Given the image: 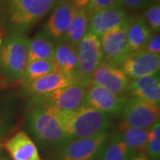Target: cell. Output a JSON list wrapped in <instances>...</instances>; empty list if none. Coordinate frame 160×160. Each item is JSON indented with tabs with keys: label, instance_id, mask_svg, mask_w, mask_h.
Returning <instances> with one entry per match:
<instances>
[{
	"label": "cell",
	"instance_id": "obj_1",
	"mask_svg": "<svg viewBox=\"0 0 160 160\" xmlns=\"http://www.w3.org/2000/svg\"><path fill=\"white\" fill-rule=\"evenodd\" d=\"M57 0H0V22L12 36L23 37L52 10Z\"/></svg>",
	"mask_w": 160,
	"mask_h": 160
},
{
	"label": "cell",
	"instance_id": "obj_2",
	"mask_svg": "<svg viewBox=\"0 0 160 160\" xmlns=\"http://www.w3.org/2000/svg\"><path fill=\"white\" fill-rule=\"evenodd\" d=\"M28 127L42 148H57L68 142L55 109L32 97L26 111Z\"/></svg>",
	"mask_w": 160,
	"mask_h": 160
},
{
	"label": "cell",
	"instance_id": "obj_3",
	"mask_svg": "<svg viewBox=\"0 0 160 160\" xmlns=\"http://www.w3.org/2000/svg\"><path fill=\"white\" fill-rule=\"evenodd\" d=\"M54 109L68 141L102 133L112 125L109 115L86 104L72 111Z\"/></svg>",
	"mask_w": 160,
	"mask_h": 160
},
{
	"label": "cell",
	"instance_id": "obj_4",
	"mask_svg": "<svg viewBox=\"0 0 160 160\" xmlns=\"http://www.w3.org/2000/svg\"><path fill=\"white\" fill-rule=\"evenodd\" d=\"M27 38L10 35L0 46V70L7 79L23 81L28 63Z\"/></svg>",
	"mask_w": 160,
	"mask_h": 160
},
{
	"label": "cell",
	"instance_id": "obj_5",
	"mask_svg": "<svg viewBox=\"0 0 160 160\" xmlns=\"http://www.w3.org/2000/svg\"><path fill=\"white\" fill-rule=\"evenodd\" d=\"M108 132L68 141L55 148L52 160H97L109 137Z\"/></svg>",
	"mask_w": 160,
	"mask_h": 160
},
{
	"label": "cell",
	"instance_id": "obj_6",
	"mask_svg": "<svg viewBox=\"0 0 160 160\" xmlns=\"http://www.w3.org/2000/svg\"><path fill=\"white\" fill-rule=\"evenodd\" d=\"M77 77L82 85L88 87L91 84L92 74L102 62L100 38L87 30L77 46Z\"/></svg>",
	"mask_w": 160,
	"mask_h": 160
},
{
	"label": "cell",
	"instance_id": "obj_7",
	"mask_svg": "<svg viewBox=\"0 0 160 160\" xmlns=\"http://www.w3.org/2000/svg\"><path fill=\"white\" fill-rule=\"evenodd\" d=\"M159 105H155L135 98L126 100L121 112V122L118 130L126 127L149 129L159 121Z\"/></svg>",
	"mask_w": 160,
	"mask_h": 160
},
{
	"label": "cell",
	"instance_id": "obj_8",
	"mask_svg": "<svg viewBox=\"0 0 160 160\" xmlns=\"http://www.w3.org/2000/svg\"><path fill=\"white\" fill-rule=\"evenodd\" d=\"M86 87L81 83H75L46 94L33 96L39 102L62 111H72L86 105Z\"/></svg>",
	"mask_w": 160,
	"mask_h": 160
},
{
	"label": "cell",
	"instance_id": "obj_9",
	"mask_svg": "<svg viewBox=\"0 0 160 160\" xmlns=\"http://www.w3.org/2000/svg\"><path fill=\"white\" fill-rule=\"evenodd\" d=\"M119 66L130 80L158 74L160 55L144 50L132 52L124 59Z\"/></svg>",
	"mask_w": 160,
	"mask_h": 160
},
{
	"label": "cell",
	"instance_id": "obj_10",
	"mask_svg": "<svg viewBox=\"0 0 160 160\" xmlns=\"http://www.w3.org/2000/svg\"><path fill=\"white\" fill-rule=\"evenodd\" d=\"M130 81L119 65L107 62H102L91 76V84L102 86L118 95L127 91Z\"/></svg>",
	"mask_w": 160,
	"mask_h": 160
},
{
	"label": "cell",
	"instance_id": "obj_11",
	"mask_svg": "<svg viewBox=\"0 0 160 160\" xmlns=\"http://www.w3.org/2000/svg\"><path fill=\"white\" fill-rule=\"evenodd\" d=\"M130 21L122 26L106 32L100 38L102 62L120 65L124 59L130 53L126 40V30Z\"/></svg>",
	"mask_w": 160,
	"mask_h": 160
},
{
	"label": "cell",
	"instance_id": "obj_12",
	"mask_svg": "<svg viewBox=\"0 0 160 160\" xmlns=\"http://www.w3.org/2000/svg\"><path fill=\"white\" fill-rule=\"evenodd\" d=\"M76 10L70 0H57L42 32L52 42H62Z\"/></svg>",
	"mask_w": 160,
	"mask_h": 160
},
{
	"label": "cell",
	"instance_id": "obj_13",
	"mask_svg": "<svg viewBox=\"0 0 160 160\" xmlns=\"http://www.w3.org/2000/svg\"><path fill=\"white\" fill-rule=\"evenodd\" d=\"M127 98L118 95L102 86L90 84L86 88V104L108 115L122 112Z\"/></svg>",
	"mask_w": 160,
	"mask_h": 160
},
{
	"label": "cell",
	"instance_id": "obj_14",
	"mask_svg": "<svg viewBox=\"0 0 160 160\" xmlns=\"http://www.w3.org/2000/svg\"><path fill=\"white\" fill-rule=\"evenodd\" d=\"M75 83H80L77 75L66 74L58 70H54L50 74L40 78L24 82L23 87L25 92L33 97L49 93Z\"/></svg>",
	"mask_w": 160,
	"mask_h": 160
},
{
	"label": "cell",
	"instance_id": "obj_15",
	"mask_svg": "<svg viewBox=\"0 0 160 160\" xmlns=\"http://www.w3.org/2000/svg\"><path fill=\"white\" fill-rule=\"evenodd\" d=\"M131 19L122 6L103 9L90 15L88 31L101 38L106 32L126 24Z\"/></svg>",
	"mask_w": 160,
	"mask_h": 160
},
{
	"label": "cell",
	"instance_id": "obj_16",
	"mask_svg": "<svg viewBox=\"0 0 160 160\" xmlns=\"http://www.w3.org/2000/svg\"><path fill=\"white\" fill-rule=\"evenodd\" d=\"M3 147L12 160H42L36 144L24 131H20L7 139Z\"/></svg>",
	"mask_w": 160,
	"mask_h": 160
},
{
	"label": "cell",
	"instance_id": "obj_17",
	"mask_svg": "<svg viewBox=\"0 0 160 160\" xmlns=\"http://www.w3.org/2000/svg\"><path fill=\"white\" fill-rule=\"evenodd\" d=\"M127 90L132 98L159 105L160 79L158 74L131 80Z\"/></svg>",
	"mask_w": 160,
	"mask_h": 160
},
{
	"label": "cell",
	"instance_id": "obj_18",
	"mask_svg": "<svg viewBox=\"0 0 160 160\" xmlns=\"http://www.w3.org/2000/svg\"><path fill=\"white\" fill-rule=\"evenodd\" d=\"M55 70L66 74L77 75L78 69V52L77 47L66 42H59L54 46L52 58Z\"/></svg>",
	"mask_w": 160,
	"mask_h": 160
},
{
	"label": "cell",
	"instance_id": "obj_19",
	"mask_svg": "<svg viewBox=\"0 0 160 160\" xmlns=\"http://www.w3.org/2000/svg\"><path fill=\"white\" fill-rule=\"evenodd\" d=\"M152 33L153 32L144 22L142 16L132 17L126 30V40L129 52H132L143 50Z\"/></svg>",
	"mask_w": 160,
	"mask_h": 160
},
{
	"label": "cell",
	"instance_id": "obj_20",
	"mask_svg": "<svg viewBox=\"0 0 160 160\" xmlns=\"http://www.w3.org/2000/svg\"><path fill=\"white\" fill-rule=\"evenodd\" d=\"M54 46L53 42L42 31L31 38H27L28 61L52 60Z\"/></svg>",
	"mask_w": 160,
	"mask_h": 160
},
{
	"label": "cell",
	"instance_id": "obj_21",
	"mask_svg": "<svg viewBox=\"0 0 160 160\" xmlns=\"http://www.w3.org/2000/svg\"><path fill=\"white\" fill-rule=\"evenodd\" d=\"M90 14L86 9H77L66 33L63 38V42L77 47L79 41L88 30Z\"/></svg>",
	"mask_w": 160,
	"mask_h": 160
},
{
	"label": "cell",
	"instance_id": "obj_22",
	"mask_svg": "<svg viewBox=\"0 0 160 160\" xmlns=\"http://www.w3.org/2000/svg\"><path fill=\"white\" fill-rule=\"evenodd\" d=\"M134 155L119 133L115 132L109 135L100 158L101 160H130Z\"/></svg>",
	"mask_w": 160,
	"mask_h": 160
},
{
	"label": "cell",
	"instance_id": "obj_23",
	"mask_svg": "<svg viewBox=\"0 0 160 160\" xmlns=\"http://www.w3.org/2000/svg\"><path fill=\"white\" fill-rule=\"evenodd\" d=\"M149 129L126 127L118 132L124 142L136 155L145 153V148L148 140Z\"/></svg>",
	"mask_w": 160,
	"mask_h": 160
},
{
	"label": "cell",
	"instance_id": "obj_24",
	"mask_svg": "<svg viewBox=\"0 0 160 160\" xmlns=\"http://www.w3.org/2000/svg\"><path fill=\"white\" fill-rule=\"evenodd\" d=\"M54 66L52 60H37L28 62L25 72L23 82H29L45 77L54 71Z\"/></svg>",
	"mask_w": 160,
	"mask_h": 160
},
{
	"label": "cell",
	"instance_id": "obj_25",
	"mask_svg": "<svg viewBox=\"0 0 160 160\" xmlns=\"http://www.w3.org/2000/svg\"><path fill=\"white\" fill-rule=\"evenodd\" d=\"M145 154L149 160H160V122L149 128Z\"/></svg>",
	"mask_w": 160,
	"mask_h": 160
},
{
	"label": "cell",
	"instance_id": "obj_26",
	"mask_svg": "<svg viewBox=\"0 0 160 160\" xmlns=\"http://www.w3.org/2000/svg\"><path fill=\"white\" fill-rule=\"evenodd\" d=\"M144 22L153 33H158L160 29V5L158 0H155L147 8L142 16Z\"/></svg>",
	"mask_w": 160,
	"mask_h": 160
},
{
	"label": "cell",
	"instance_id": "obj_27",
	"mask_svg": "<svg viewBox=\"0 0 160 160\" xmlns=\"http://www.w3.org/2000/svg\"><path fill=\"white\" fill-rule=\"evenodd\" d=\"M117 6H121L118 0H88L86 10L91 15L92 13L103 9L117 7Z\"/></svg>",
	"mask_w": 160,
	"mask_h": 160
},
{
	"label": "cell",
	"instance_id": "obj_28",
	"mask_svg": "<svg viewBox=\"0 0 160 160\" xmlns=\"http://www.w3.org/2000/svg\"><path fill=\"white\" fill-rule=\"evenodd\" d=\"M144 51L160 55V35L159 33H154L150 36L149 40L147 41Z\"/></svg>",
	"mask_w": 160,
	"mask_h": 160
},
{
	"label": "cell",
	"instance_id": "obj_29",
	"mask_svg": "<svg viewBox=\"0 0 160 160\" xmlns=\"http://www.w3.org/2000/svg\"><path fill=\"white\" fill-rule=\"evenodd\" d=\"M155 0H118L120 6H126L127 8L139 10L148 6Z\"/></svg>",
	"mask_w": 160,
	"mask_h": 160
},
{
	"label": "cell",
	"instance_id": "obj_30",
	"mask_svg": "<svg viewBox=\"0 0 160 160\" xmlns=\"http://www.w3.org/2000/svg\"><path fill=\"white\" fill-rule=\"evenodd\" d=\"M12 121L10 116L7 113L0 112V137L6 133L11 126Z\"/></svg>",
	"mask_w": 160,
	"mask_h": 160
},
{
	"label": "cell",
	"instance_id": "obj_31",
	"mask_svg": "<svg viewBox=\"0 0 160 160\" xmlns=\"http://www.w3.org/2000/svg\"><path fill=\"white\" fill-rule=\"evenodd\" d=\"M77 9H86L88 0H70Z\"/></svg>",
	"mask_w": 160,
	"mask_h": 160
},
{
	"label": "cell",
	"instance_id": "obj_32",
	"mask_svg": "<svg viewBox=\"0 0 160 160\" xmlns=\"http://www.w3.org/2000/svg\"><path fill=\"white\" fill-rule=\"evenodd\" d=\"M130 160H149V158L146 156L145 153H138L134 155Z\"/></svg>",
	"mask_w": 160,
	"mask_h": 160
},
{
	"label": "cell",
	"instance_id": "obj_33",
	"mask_svg": "<svg viewBox=\"0 0 160 160\" xmlns=\"http://www.w3.org/2000/svg\"><path fill=\"white\" fill-rule=\"evenodd\" d=\"M0 160H7L6 158H0Z\"/></svg>",
	"mask_w": 160,
	"mask_h": 160
},
{
	"label": "cell",
	"instance_id": "obj_34",
	"mask_svg": "<svg viewBox=\"0 0 160 160\" xmlns=\"http://www.w3.org/2000/svg\"><path fill=\"white\" fill-rule=\"evenodd\" d=\"M0 152H1V145H0Z\"/></svg>",
	"mask_w": 160,
	"mask_h": 160
}]
</instances>
